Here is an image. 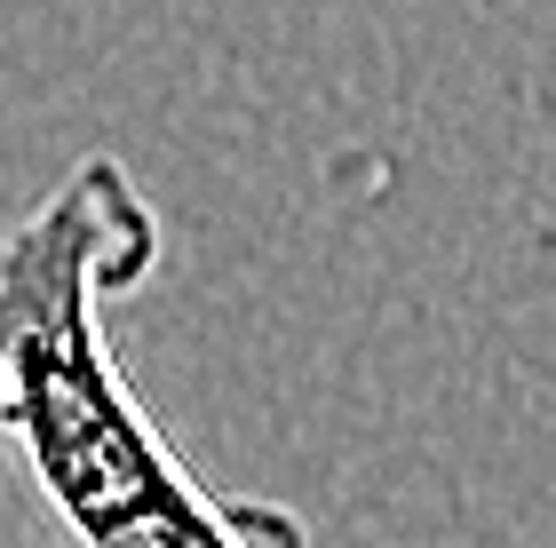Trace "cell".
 <instances>
[{
  "instance_id": "cell-1",
  "label": "cell",
  "mask_w": 556,
  "mask_h": 548,
  "mask_svg": "<svg viewBox=\"0 0 556 548\" xmlns=\"http://www.w3.org/2000/svg\"><path fill=\"white\" fill-rule=\"evenodd\" d=\"M160 207L88 152L0 231V445L72 548H311V517L223 493L175 454L119 366L112 310L160 270Z\"/></svg>"
}]
</instances>
